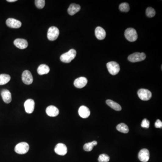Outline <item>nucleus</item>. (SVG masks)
Returning a JSON list of instances; mask_svg holds the SVG:
<instances>
[{
	"label": "nucleus",
	"instance_id": "423d86ee",
	"mask_svg": "<svg viewBox=\"0 0 162 162\" xmlns=\"http://www.w3.org/2000/svg\"><path fill=\"white\" fill-rule=\"evenodd\" d=\"M60 31L57 27L52 26L49 29L48 32V38L50 40H56L59 36Z\"/></svg>",
	"mask_w": 162,
	"mask_h": 162
},
{
	"label": "nucleus",
	"instance_id": "ddd939ff",
	"mask_svg": "<svg viewBox=\"0 0 162 162\" xmlns=\"http://www.w3.org/2000/svg\"><path fill=\"white\" fill-rule=\"evenodd\" d=\"M87 79L83 77H79L76 79L74 82V85L78 88H82L85 87L87 83Z\"/></svg>",
	"mask_w": 162,
	"mask_h": 162
},
{
	"label": "nucleus",
	"instance_id": "bb28decb",
	"mask_svg": "<svg viewBox=\"0 0 162 162\" xmlns=\"http://www.w3.org/2000/svg\"><path fill=\"white\" fill-rule=\"evenodd\" d=\"M110 160V157L104 153L100 154L98 158L99 162H109Z\"/></svg>",
	"mask_w": 162,
	"mask_h": 162
},
{
	"label": "nucleus",
	"instance_id": "6e6552de",
	"mask_svg": "<svg viewBox=\"0 0 162 162\" xmlns=\"http://www.w3.org/2000/svg\"><path fill=\"white\" fill-rule=\"evenodd\" d=\"M22 79L24 84L30 85L33 83V79L32 73L29 70H25L23 72L22 75Z\"/></svg>",
	"mask_w": 162,
	"mask_h": 162
},
{
	"label": "nucleus",
	"instance_id": "5701e85b",
	"mask_svg": "<svg viewBox=\"0 0 162 162\" xmlns=\"http://www.w3.org/2000/svg\"><path fill=\"white\" fill-rule=\"evenodd\" d=\"M117 130L123 133H128L129 132V129L128 126L125 123H121L117 125L116 127Z\"/></svg>",
	"mask_w": 162,
	"mask_h": 162
},
{
	"label": "nucleus",
	"instance_id": "393cba45",
	"mask_svg": "<svg viewBox=\"0 0 162 162\" xmlns=\"http://www.w3.org/2000/svg\"><path fill=\"white\" fill-rule=\"evenodd\" d=\"M119 10L120 11L124 12H128L130 10L129 4L127 3L124 2L121 4L119 5Z\"/></svg>",
	"mask_w": 162,
	"mask_h": 162
},
{
	"label": "nucleus",
	"instance_id": "a211bd4d",
	"mask_svg": "<svg viewBox=\"0 0 162 162\" xmlns=\"http://www.w3.org/2000/svg\"><path fill=\"white\" fill-rule=\"evenodd\" d=\"M95 36L99 40H103L106 37V32L101 27H97L95 30Z\"/></svg>",
	"mask_w": 162,
	"mask_h": 162
},
{
	"label": "nucleus",
	"instance_id": "6ab92c4d",
	"mask_svg": "<svg viewBox=\"0 0 162 162\" xmlns=\"http://www.w3.org/2000/svg\"><path fill=\"white\" fill-rule=\"evenodd\" d=\"M81 7L79 5L72 4L68 9V12L70 16H73L78 13Z\"/></svg>",
	"mask_w": 162,
	"mask_h": 162
},
{
	"label": "nucleus",
	"instance_id": "7ed1b4c3",
	"mask_svg": "<svg viewBox=\"0 0 162 162\" xmlns=\"http://www.w3.org/2000/svg\"><path fill=\"white\" fill-rule=\"evenodd\" d=\"M30 149V146L25 142H20L15 147V150L18 154H23L27 153Z\"/></svg>",
	"mask_w": 162,
	"mask_h": 162
},
{
	"label": "nucleus",
	"instance_id": "39448f33",
	"mask_svg": "<svg viewBox=\"0 0 162 162\" xmlns=\"http://www.w3.org/2000/svg\"><path fill=\"white\" fill-rule=\"evenodd\" d=\"M146 58V55L144 53L135 52L129 55L128 60L132 63L144 61Z\"/></svg>",
	"mask_w": 162,
	"mask_h": 162
},
{
	"label": "nucleus",
	"instance_id": "c756f323",
	"mask_svg": "<svg viewBox=\"0 0 162 162\" xmlns=\"http://www.w3.org/2000/svg\"><path fill=\"white\" fill-rule=\"evenodd\" d=\"M154 125H155V128L160 129V128H162V122L160 120L158 119V120H156Z\"/></svg>",
	"mask_w": 162,
	"mask_h": 162
},
{
	"label": "nucleus",
	"instance_id": "dca6fc26",
	"mask_svg": "<svg viewBox=\"0 0 162 162\" xmlns=\"http://www.w3.org/2000/svg\"><path fill=\"white\" fill-rule=\"evenodd\" d=\"M79 114L80 116L82 118H86L89 117L90 116L91 112L89 108H87L86 106H80L79 110Z\"/></svg>",
	"mask_w": 162,
	"mask_h": 162
},
{
	"label": "nucleus",
	"instance_id": "412c9836",
	"mask_svg": "<svg viewBox=\"0 0 162 162\" xmlns=\"http://www.w3.org/2000/svg\"><path fill=\"white\" fill-rule=\"evenodd\" d=\"M106 103L107 105H109L110 107L114 109L115 111H119L122 110L121 105L111 100H107L106 101Z\"/></svg>",
	"mask_w": 162,
	"mask_h": 162
},
{
	"label": "nucleus",
	"instance_id": "a878e982",
	"mask_svg": "<svg viewBox=\"0 0 162 162\" xmlns=\"http://www.w3.org/2000/svg\"><path fill=\"white\" fill-rule=\"evenodd\" d=\"M146 15L149 18L154 17L155 15V11L152 7H149L146 10Z\"/></svg>",
	"mask_w": 162,
	"mask_h": 162
},
{
	"label": "nucleus",
	"instance_id": "9b49d317",
	"mask_svg": "<svg viewBox=\"0 0 162 162\" xmlns=\"http://www.w3.org/2000/svg\"><path fill=\"white\" fill-rule=\"evenodd\" d=\"M24 106L26 113L29 114H32L34 110V101L31 99L27 100L24 103Z\"/></svg>",
	"mask_w": 162,
	"mask_h": 162
},
{
	"label": "nucleus",
	"instance_id": "f3484780",
	"mask_svg": "<svg viewBox=\"0 0 162 162\" xmlns=\"http://www.w3.org/2000/svg\"><path fill=\"white\" fill-rule=\"evenodd\" d=\"M3 100L6 104H9L11 102L12 100V97L10 91L7 89L3 90L1 93Z\"/></svg>",
	"mask_w": 162,
	"mask_h": 162
},
{
	"label": "nucleus",
	"instance_id": "4be33fe9",
	"mask_svg": "<svg viewBox=\"0 0 162 162\" xmlns=\"http://www.w3.org/2000/svg\"><path fill=\"white\" fill-rule=\"evenodd\" d=\"M97 145V142L94 141L91 142L86 143L83 146V149L85 151H91L93 149L94 146H96Z\"/></svg>",
	"mask_w": 162,
	"mask_h": 162
},
{
	"label": "nucleus",
	"instance_id": "f8f14e48",
	"mask_svg": "<svg viewBox=\"0 0 162 162\" xmlns=\"http://www.w3.org/2000/svg\"><path fill=\"white\" fill-rule=\"evenodd\" d=\"M6 25L10 28L18 29L22 25V23L19 20L13 18H9L6 21Z\"/></svg>",
	"mask_w": 162,
	"mask_h": 162
},
{
	"label": "nucleus",
	"instance_id": "b1692460",
	"mask_svg": "<svg viewBox=\"0 0 162 162\" xmlns=\"http://www.w3.org/2000/svg\"><path fill=\"white\" fill-rule=\"evenodd\" d=\"M10 80V75L6 74H0V85L6 84Z\"/></svg>",
	"mask_w": 162,
	"mask_h": 162
},
{
	"label": "nucleus",
	"instance_id": "cd10ccee",
	"mask_svg": "<svg viewBox=\"0 0 162 162\" xmlns=\"http://www.w3.org/2000/svg\"><path fill=\"white\" fill-rule=\"evenodd\" d=\"M36 6L39 9H42L45 6V1L44 0H36L35 1Z\"/></svg>",
	"mask_w": 162,
	"mask_h": 162
},
{
	"label": "nucleus",
	"instance_id": "2eb2a0df",
	"mask_svg": "<svg viewBox=\"0 0 162 162\" xmlns=\"http://www.w3.org/2000/svg\"><path fill=\"white\" fill-rule=\"evenodd\" d=\"M46 113L50 117L57 116L59 114V110L57 107L53 105H50L46 109Z\"/></svg>",
	"mask_w": 162,
	"mask_h": 162
},
{
	"label": "nucleus",
	"instance_id": "0eeeda50",
	"mask_svg": "<svg viewBox=\"0 0 162 162\" xmlns=\"http://www.w3.org/2000/svg\"><path fill=\"white\" fill-rule=\"evenodd\" d=\"M137 94L140 99L144 101L149 100L152 97V93L147 89H140L137 92Z\"/></svg>",
	"mask_w": 162,
	"mask_h": 162
},
{
	"label": "nucleus",
	"instance_id": "f03ea898",
	"mask_svg": "<svg viewBox=\"0 0 162 162\" xmlns=\"http://www.w3.org/2000/svg\"><path fill=\"white\" fill-rule=\"evenodd\" d=\"M124 35L126 39L131 42H134L138 38L137 32L133 28H128L125 31Z\"/></svg>",
	"mask_w": 162,
	"mask_h": 162
},
{
	"label": "nucleus",
	"instance_id": "4468645a",
	"mask_svg": "<svg viewBox=\"0 0 162 162\" xmlns=\"http://www.w3.org/2000/svg\"><path fill=\"white\" fill-rule=\"evenodd\" d=\"M14 45L20 49H24L28 46V41L27 40L22 38H18L14 41Z\"/></svg>",
	"mask_w": 162,
	"mask_h": 162
},
{
	"label": "nucleus",
	"instance_id": "9d476101",
	"mask_svg": "<svg viewBox=\"0 0 162 162\" xmlns=\"http://www.w3.org/2000/svg\"><path fill=\"white\" fill-rule=\"evenodd\" d=\"M67 148L65 145L63 143H59L56 145L55 148V151L58 155H65L67 153Z\"/></svg>",
	"mask_w": 162,
	"mask_h": 162
},
{
	"label": "nucleus",
	"instance_id": "aec40b11",
	"mask_svg": "<svg viewBox=\"0 0 162 162\" xmlns=\"http://www.w3.org/2000/svg\"><path fill=\"white\" fill-rule=\"evenodd\" d=\"M50 68L48 66L45 64H42L39 66L37 68V71L39 75H42L48 74L50 72Z\"/></svg>",
	"mask_w": 162,
	"mask_h": 162
},
{
	"label": "nucleus",
	"instance_id": "c85d7f7f",
	"mask_svg": "<svg viewBox=\"0 0 162 162\" xmlns=\"http://www.w3.org/2000/svg\"><path fill=\"white\" fill-rule=\"evenodd\" d=\"M141 126L142 128L148 129L150 127V122L147 119L145 118L142 120Z\"/></svg>",
	"mask_w": 162,
	"mask_h": 162
},
{
	"label": "nucleus",
	"instance_id": "1a4fd4ad",
	"mask_svg": "<svg viewBox=\"0 0 162 162\" xmlns=\"http://www.w3.org/2000/svg\"><path fill=\"white\" fill-rule=\"evenodd\" d=\"M149 151L146 149H143L141 150L138 153V158L139 160L142 162L148 161L150 159Z\"/></svg>",
	"mask_w": 162,
	"mask_h": 162
},
{
	"label": "nucleus",
	"instance_id": "7c9ffc66",
	"mask_svg": "<svg viewBox=\"0 0 162 162\" xmlns=\"http://www.w3.org/2000/svg\"><path fill=\"white\" fill-rule=\"evenodd\" d=\"M17 0H7V2H16Z\"/></svg>",
	"mask_w": 162,
	"mask_h": 162
},
{
	"label": "nucleus",
	"instance_id": "f257e3e1",
	"mask_svg": "<svg viewBox=\"0 0 162 162\" xmlns=\"http://www.w3.org/2000/svg\"><path fill=\"white\" fill-rule=\"evenodd\" d=\"M76 50L73 49L70 50L67 52L63 54L60 57L61 61L65 63H69L75 58L76 56Z\"/></svg>",
	"mask_w": 162,
	"mask_h": 162
},
{
	"label": "nucleus",
	"instance_id": "20e7f679",
	"mask_svg": "<svg viewBox=\"0 0 162 162\" xmlns=\"http://www.w3.org/2000/svg\"><path fill=\"white\" fill-rule=\"evenodd\" d=\"M107 69L110 74L112 75L117 74L120 71V66L118 63L114 61H111L107 64Z\"/></svg>",
	"mask_w": 162,
	"mask_h": 162
}]
</instances>
